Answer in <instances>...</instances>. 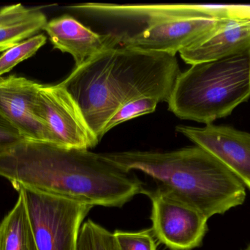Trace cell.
<instances>
[{"instance_id": "cell-7", "label": "cell", "mask_w": 250, "mask_h": 250, "mask_svg": "<svg viewBox=\"0 0 250 250\" xmlns=\"http://www.w3.org/2000/svg\"><path fill=\"white\" fill-rule=\"evenodd\" d=\"M151 200L153 234L170 250H191L201 246L207 233L205 216L158 188L144 189Z\"/></svg>"}, {"instance_id": "cell-19", "label": "cell", "mask_w": 250, "mask_h": 250, "mask_svg": "<svg viewBox=\"0 0 250 250\" xmlns=\"http://www.w3.org/2000/svg\"><path fill=\"white\" fill-rule=\"evenodd\" d=\"M24 138L20 132L0 114V152L16 145Z\"/></svg>"}, {"instance_id": "cell-5", "label": "cell", "mask_w": 250, "mask_h": 250, "mask_svg": "<svg viewBox=\"0 0 250 250\" xmlns=\"http://www.w3.org/2000/svg\"><path fill=\"white\" fill-rule=\"evenodd\" d=\"M250 98V48L181 72L167 101L181 120L211 124Z\"/></svg>"}, {"instance_id": "cell-9", "label": "cell", "mask_w": 250, "mask_h": 250, "mask_svg": "<svg viewBox=\"0 0 250 250\" xmlns=\"http://www.w3.org/2000/svg\"><path fill=\"white\" fill-rule=\"evenodd\" d=\"M39 85L15 75L0 77V114L24 139L56 144L38 112L37 96Z\"/></svg>"}, {"instance_id": "cell-4", "label": "cell", "mask_w": 250, "mask_h": 250, "mask_svg": "<svg viewBox=\"0 0 250 250\" xmlns=\"http://www.w3.org/2000/svg\"><path fill=\"white\" fill-rule=\"evenodd\" d=\"M126 172H141L156 187L199 211L207 219L242 205L245 184L223 163L200 147L175 151H129L103 154Z\"/></svg>"}, {"instance_id": "cell-3", "label": "cell", "mask_w": 250, "mask_h": 250, "mask_svg": "<svg viewBox=\"0 0 250 250\" xmlns=\"http://www.w3.org/2000/svg\"><path fill=\"white\" fill-rule=\"evenodd\" d=\"M66 9L115 47L176 53L198 42L229 18L224 4L84 2Z\"/></svg>"}, {"instance_id": "cell-22", "label": "cell", "mask_w": 250, "mask_h": 250, "mask_svg": "<svg viewBox=\"0 0 250 250\" xmlns=\"http://www.w3.org/2000/svg\"><path fill=\"white\" fill-rule=\"evenodd\" d=\"M245 250H250V245H249V246L248 247V248H247V249Z\"/></svg>"}, {"instance_id": "cell-21", "label": "cell", "mask_w": 250, "mask_h": 250, "mask_svg": "<svg viewBox=\"0 0 250 250\" xmlns=\"http://www.w3.org/2000/svg\"><path fill=\"white\" fill-rule=\"evenodd\" d=\"M225 7L228 17L250 20V5L227 4Z\"/></svg>"}, {"instance_id": "cell-17", "label": "cell", "mask_w": 250, "mask_h": 250, "mask_svg": "<svg viewBox=\"0 0 250 250\" xmlns=\"http://www.w3.org/2000/svg\"><path fill=\"white\" fill-rule=\"evenodd\" d=\"M112 236L114 250H157L151 229L137 232L117 230Z\"/></svg>"}, {"instance_id": "cell-10", "label": "cell", "mask_w": 250, "mask_h": 250, "mask_svg": "<svg viewBox=\"0 0 250 250\" xmlns=\"http://www.w3.org/2000/svg\"><path fill=\"white\" fill-rule=\"evenodd\" d=\"M176 131L223 163L250 189V133L226 126H176Z\"/></svg>"}, {"instance_id": "cell-20", "label": "cell", "mask_w": 250, "mask_h": 250, "mask_svg": "<svg viewBox=\"0 0 250 250\" xmlns=\"http://www.w3.org/2000/svg\"><path fill=\"white\" fill-rule=\"evenodd\" d=\"M28 8L21 3L4 6L0 9V26L21 20L33 10Z\"/></svg>"}, {"instance_id": "cell-18", "label": "cell", "mask_w": 250, "mask_h": 250, "mask_svg": "<svg viewBox=\"0 0 250 250\" xmlns=\"http://www.w3.org/2000/svg\"><path fill=\"white\" fill-rule=\"evenodd\" d=\"M159 104L152 98H141L126 103L111 119L105 129V134L113 128L129 120L154 113Z\"/></svg>"}, {"instance_id": "cell-15", "label": "cell", "mask_w": 250, "mask_h": 250, "mask_svg": "<svg viewBox=\"0 0 250 250\" xmlns=\"http://www.w3.org/2000/svg\"><path fill=\"white\" fill-rule=\"evenodd\" d=\"M46 40L42 34L34 35L4 51L0 56V77L13 70L19 63L35 55L45 45Z\"/></svg>"}, {"instance_id": "cell-13", "label": "cell", "mask_w": 250, "mask_h": 250, "mask_svg": "<svg viewBox=\"0 0 250 250\" xmlns=\"http://www.w3.org/2000/svg\"><path fill=\"white\" fill-rule=\"evenodd\" d=\"M17 192L14 207L0 223V250H38L24 195Z\"/></svg>"}, {"instance_id": "cell-1", "label": "cell", "mask_w": 250, "mask_h": 250, "mask_svg": "<svg viewBox=\"0 0 250 250\" xmlns=\"http://www.w3.org/2000/svg\"><path fill=\"white\" fill-rule=\"evenodd\" d=\"M0 176L23 186L95 206L121 208L144 192L134 172L103 154L23 139L0 152Z\"/></svg>"}, {"instance_id": "cell-14", "label": "cell", "mask_w": 250, "mask_h": 250, "mask_svg": "<svg viewBox=\"0 0 250 250\" xmlns=\"http://www.w3.org/2000/svg\"><path fill=\"white\" fill-rule=\"evenodd\" d=\"M47 18L39 7L21 20L0 26V52L36 35L46 24Z\"/></svg>"}, {"instance_id": "cell-8", "label": "cell", "mask_w": 250, "mask_h": 250, "mask_svg": "<svg viewBox=\"0 0 250 250\" xmlns=\"http://www.w3.org/2000/svg\"><path fill=\"white\" fill-rule=\"evenodd\" d=\"M37 101L40 116L57 145L83 150L98 145L99 141L88 126L80 107L61 84H40Z\"/></svg>"}, {"instance_id": "cell-16", "label": "cell", "mask_w": 250, "mask_h": 250, "mask_svg": "<svg viewBox=\"0 0 250 250\" xmlns=\"http://www.w3.org/2000/svg\"><path fill=\"white\" fill-rule=\"evenodd\" d=\"M77 250H114L112 233L87 220L81 228Z\"/></svg>"}, {"instance_id": "cell-2", "label": "cell", "mask_w": 250, "mask_h": 250, "mask_svg": "<svg viewBox=\"0 0 250 250\" xmlns=\"http://www.w3.org/2000/svg\"><path fill=\"white\" fill-rule=\"evenodd\" d=\"M180 73L176 56L118 46L75 68L60 84L100 142L108 122L126 103L145 97L167 102Z\"/></svg>"}, {"instance_id": "cell-6", "label": "cell", "mask_w": 250, "mask_h": 250, "mask_svg": "<svg viewBox=\"0 0 250 250\" xmlns=\"http://www.w3.org/2000/svg\"><path fill=\"white\" fill-rule=\"evenodd\" d=\"M16 190L24 195L38 250H77L83 220L93 206L23 186Z\"/></svg>"}, {"instance_id": "cell-12", "label": "cell", "mask_w": 250, "mask_h": 250, "mask_svg": "<svg viewBox=\"0 0 250 250\" xmlns=\"http://www.w3.org/2000/svg\"><path fill=\"white\" fill-rule=\"evenodd\" d=\"M250 48V20L226 18L203 39L179 52L188 64L226 58Z\"/></svg>"}, {"instance_id": "cell-11", "label": "cell", "mask_w": 250, "mask_h": 250, "mask_svg": "<svg viewBox=\"0 0 250 250\" xmlns=\"http://www.w3.org/2000/svg\"><path fill=\"white\" fill-rule=\"evenodd\" d=\"M42 30L54 48L73 57L76 68L105 50L116 48L108 36L95 32L69 13L51 19Z\"/></svg>"}]
</instances>
